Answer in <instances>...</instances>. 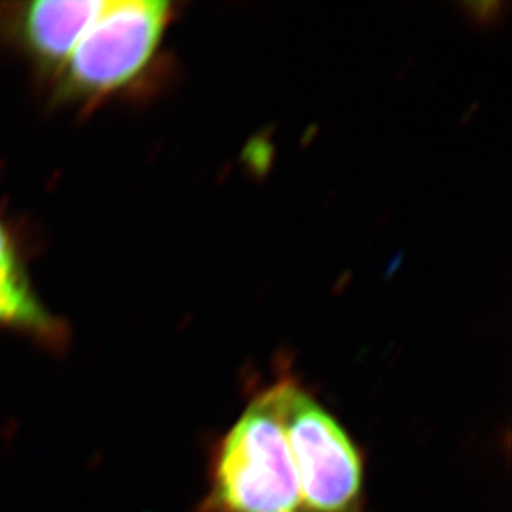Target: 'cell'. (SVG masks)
Listing matches in <instances>:
<instances>
[{"label": "cell", "mask_w": 512, "mask_h": 512, "mask_svg": "<svg viewBox=\"0 0 512 512\" xmlns=\"http://www.w3.org/2000/svg\"><path fill=\"white\" fill-rule=\"evenodd\" d=\"M174 4L161 0H105L45 92L52 107L87 115L126 97L155 67Z\"/></svg>", "instance_id": "6da1fadb"}, {"label": "cell", "mask_w": 512, "mask_h": 512, "mask_svg": "<svg viewBox=\"0 0 512 512\" xmlns=\"http://www.w3.org/2000/svg\"><path fill=\"white\" fill-rule=\"evenodd\" d=\"M196 512H304L282 418V377L247 401L213 450Z\"/></svg>", "instance_id": "7a4b0ae2"}, {"label": "cell", "mask_w": 512, "mask_h": 512, "mask_svg": "<svg viewBox=\"0 0 512 512\" xmlns=\"http://www.w3.org/2000/svg\"><path fill=\"white\" fill-rule=\"evenodd\" d=\"M282 418L304 512H365V459L352 436L292 373H281Z\"/></svg>", "instance_id": "3957f363"}, {"label": "cell", "mask_w": 512, "mask_h": 512, "mask_svg": "<svg viewBox=\"0 0 512 512\" xmlns=\"http://www.w3.org/2000/svg\"><path fill=\"white\" fill-rule=\"evenodd\" d=\"M105 0H32L0 4V47L19 55L45 88L57 77Z\"/></svg>", "instance_id": "277c9868"}, {"label": "cell", "mask_w": 512, "mask_h": 512, "mask_svg": "<svg viewBox=\"0 0 512 512\" xmlns=\"http://www.w3.org/2000/svg\"><path fill=\"white\" fill-rule=\"evenodd\" d=\"M0 332H12L37 345L62 352L70 342V329L40 299L30 274L0 269Z\"/></svg>", "instance_id": "5b68a950"}, {"label": "cell", "mask_w": 512, "mask_h": 512, "mask_svg": "<svg viewBox=\"0 0 512 512\" xmlns=\"http://www.w3.org/2000/svg\"><path fill=\"white\" fill-rule=\"evenodd\" d=\"M0 269L29 274L27 254L19 232L0 214Z\"/></svg>", "instance_id": "8992f818"}]
</instances>
